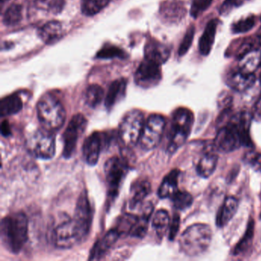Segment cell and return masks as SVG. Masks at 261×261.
Wrapping results in <instances>:
<instances>
[{"instance_id":"6","label":"cell","mask_w":261,"mask_h":261,"mask_svg":"<svg viewBox=\"0 0 261 261\" xmlns=\"http://www.w3.org/2000/svg\"><path fill=\"white\" fill-rule=\"evenodd\" d=\"M144 115L139 110L129 111L122 119L118 129V138L123 145L130 147L140 141L144 126Z\"/></svg>"},{"instance_id":"21","label":"cell","mask_w":261,"mask_h":261,"mask_svg":"<svg viewBox=\"0 0 261 261\" xmlns=\"http://www.w3.org/2000/svg\"><path fill=\"white\" fill-rule=\"evenodd\" d=\"M160 14L166 20L176 22L184 16V7L178 0H167L162 4Z\"/></svg>"},{"instance_id":"40","label":"cell","mask_w":261,"mask_h":261,"mask_svg":"<svg viewBox=\"0 0 261 261\" xmlns=\"http://www.w3.org/2000/svg\"><path fill=\"white\" fill-rule=\"evenodd\" d=\"M212 4V0H193L191 6V16L194 18L198 17L203 12L208 9Z\"/></svg>"},{"instance_id":"39","label":"cell","mask_w":261,"mask_h":261,"mask_svg":"<svg viewBox=\"0 0 261 261\" xmlns=\"http://www.w3.org/2000/svg\"><path fill=\"white\" fill-rule=\"evenodd\" d=\"M195 36V27H190L186 31V35L181 41V45L178 48V56H183L189 51Z\"/></svg>"},{"instance_id":"46","label":"cell","mask_w":261,"mask_h":261,"mask_svg":"<svg viewBox=\"0 0 261 261\" xmlns=\"http://www.w3.org/2000/svg\"><path fill=\"white\" fill-rule=\"evenodd\" d=\"M260 82H261V74H260Z\"/></svg>"},{"instance_id":"27","label":"cell","mask_w":261,"mask_h":261,"mask_svg":"<svg viewBox=\"0 0 261 261\" xmlns=\"http://www.w3.org/2000/svg\"><path fill=\"white\" fill-rule=\"evenodd\" d=\"M153 211V206L151 203H147L143 209V214L141 217H139L138 221L134 225V228L131 230L129 234L134 238H143L146 235L147 231L148 223H149V218L152 214Z\"/></svg>"},{"instance_id":"28","label":"cell","mask_w":261,"mask_h":261,"mask_svg":"<svg viewBox=\"0 0 261 261\" xmlns=\"http://www.w3.org/2000/svg\"><path fill=\"white\" fill-rule=\"evenodd\" d=\"M261 65V54L258 49L249 51L240 58L239 69L247 73L253 71Z\"/></svg>"},{"instance_id":"2","label":"cell","mask_w":261,"mask_h":261,"mask_svg":"<svg viewBox=\"0 0 261 261\" xmlns=\"http://www.w3.org/2000/svg\"><path fill=\"white\" fill-rule=\"evenodd\" d=\"M0 232L5 248L13 253H19L28 240L27 215L22 212H16L3 218Z\"/></svg>"},{"instance_id":"15","label":"cell","mask_w":261,"mask_h":261,"mask_svg":"<svg viewBox=\"0 0 261 261\" xmlns=\"http://www.w3.org/2000/svg\"><path fill=\"white\" fill-rule=\"evenodd\" d=\"M144 55L145 59L161 65L168 60L170 51L164 44L155 39H150L145 45Z\"/></svg>"},{"instance_id":"31","label":"cell","mask_w":261,"mask_h":261,"mask_svg":"<svg viewBox=\"0 0 261 261\" xmlns=\"http://www.w3.org/2000/svg\"><path fill=\"white\" fill-rule=\"evenodd\" d=\"M110 0H82V10L84 15L93 16L103 10Z\"/></svg>"},{"instance_id":"7","label":"cell","mask_w":261,"mask_h":261,"mask_svg":"<svg viewBox=\"0 0 261 261\" xmlns=\"http://www.w3.org/2000/svg\"><path fill=\"white\" fill-rule=\"evenodd\" d=\"M129 162L126 157L114 156L105 163V174L108 196L114 199L118 195L122 181L129 170Z\"/></svg>"},{"instance_id":"5","label":"cell","mask_w":261,"mask_h":261,"mask_svg":"<svg viewBox=\"0 0 261 261\" xmlns=\"http://www.w3.org/2000/svg\"><path fill=\"white\" fill-rule=\"evenodd\" d=\"M194 123V114L188 108H179L172 114L169 135L168 150L174 152L181 147L190 135Z\"/></svg>"},{"instance_id":"25","label":"cell","mask_w":261,"mask_h":261,"mask_svg":"<svg viewBox=\"0 0 261 261\" xmlns=\"http://www.w3.org/2000/svg\"><path fill=\"white\" fill-rule=\"evenodd\" d=\"M23 108V102L19 94H13L2 99L0 102L1 117L17 114Z\"/></svg>"},{"instance_id":"4","label":"cell","mask_w":261,"mask_h":261,"mask_svg":"<svg viewBox=\"0 0 261 261\" xmlns=\"http://www.w3.org/2000/svg\"><path fill=\"white\" fill-rule=\"evenodd\" d=\"M212 231L207 224H195L181 233L180 249L188 256H198L205 252L211 244Z\"/></svg>"},{"instance_id":"3","label":"cell","mask_w":261,"mask_h":261,"mask_svg":"<svg viewBox=\"0 0 261 261\" xmlns=\"http://www.w3.org/2000/svg\"><path fill=\"white\" fill-rule=\"evenodd\" d=\"M37 115L43 129L51 133L61 129L66 120V112L62 102L49 93L39 99Z\"/></svg>"},{"instance_id":"16","label":"cell","mask_w":261,"mask_h":261,"mask_svg":"<svg viewBox=\"0 0 261 261\" xmlns=\"http://www.w3.org/2000/svg\"><path fill=\"white\" fill-rule=\"evenodd\" d=\"M120 234L115 228L110 230L101 239L95 243L91 248L89 259H100L113 247L120 238Z\"/></svg>"},{"instance_id":"37","label":"cell","mask_w":261,"mask_h":261,"mask_svg":"<svg viewBox=\"0 0 261 261\" xmlns=\"http://www.w3.org/2000/svg\"><path fill=\"white\" fill-rule=\"evenodd\" d=\"M125 57H126V54L124 51L114 45L105 47L97 54V59H114V58L123 59Z\"/></svg>"},{"instance_id":"1","label":"cell","mask_w":261,"mask_h":261,"mask_svg":"<svg viewBox=\"0 0 261 261\" xmlns=\"http://www.w3.org/2000/svg\"><path fill=\"white\" fill-rule=\"evenodd\" d=\"M250 116L241 112L232 117L218 130L215 140V146L223 152H232L241 146H251L250 137Z\"/></svg>"},{"instance_id":"30","label":"cell","mask_w":261,"mask_h":261,"mask_svg":"<svg viewBox=\"0 0 261 261\" xmlns=\"http://www.w3.org/2000/svg\"><path fill=\"white\" fill-rule=\"evenodd\" d=\"M105 98V91L101 87L92 85L88 87L85 94V101L90 108H95Z\"/></svg>"},{"instance_id":"9","label":"cell","mask_w":261,"mask_h":261,"mask_svg":"<svg viewBox=\"0 0 261 261\" xmlns=\"http://www.w3.org/2000/svg\"><path fill=\"white\" fill-rule=\"evenodd\" d=\"M166 127V120L160 114H152L145 122L140 143L142 149L149 151L155 149L161 141Z\"/></svg>"},{"instance_id":"45","label":"cell","mask_w":261,"mask_h":261,"mask_svg":"<svg viewBox=\"0 0 261 261\" xmlns=\"http://www.w3.org/2000/svg\"><path fill=\"white\" fill-rule=\"evenodd\" d=\"M1 1H2V2H4V1H5V0H1Z\"/></svg>"},{"instance_id":"18","label":"cell","mask_w":261,"mask_h":261,"mask_svg":"<svg viewBox=\"0 0 261 261\" xmlns=\"http://www.w3.org/2000/svg\"><path fill=\"white\" fill-rule=\"evenodd\" d=\"M238 208V201L233 196H229L224 199L222 205L220 207L217 215L216 224L221 227L228 224L233 218Z\"/></svg>"},{"instance_id":"14","label":"cell","mask_w":261,"mask_h":261,"mask_svg":"<svg viewBox=\"0 0 261 261\" xmlns=\"http://www.w3.org/2000/svg\"><path fill=\"white\" fill-rule=\"evenodd\" d=\"M103 144V137L100 133L94 132L87 137L83 144V155L87 164L91 166L97 164Z\"/></svg>"},{"instance_id":"35","label":"cell","mask_w":261,"mask_h":261,"mask_svg":"<svg viewBox=\"0 0 261 261\" xmlns=\"http://www.w3.org/2000/svg\"><path fill=\"white\" fill-rule=\"evenodd\" d=\"M172 204L178 210H185L192 205L193 198L189 192L185 191H177L172 197Z\"/></svg>"},{"instance_id":"32","label":"cell","mask_w":261,"mask_h":261,"mask_svg":"<svg viewBox=\"0 0 261 261\" xmlns=\"http://www.w3.org/2000/svg\"><path fill=\"white\" fill-rule=\"evenodd\" d=\"M138 216L133 214H124L118 218L117 225L114 228L119 232L120 236L127 233L129 234L136 223L138 221Z\"/></svg>"},{"instance_id":"38","label":"cell","mask_w":261,"mask_h":261,"mask_svg":"<svg viewBox=\"0 0 261 261\" xmlns=\"http://www.w3.org/2000/svg\"><path fill=\"white\" fill-rule=\"evenodd\" d=\"M256 19L254 16H250L245 19H241L234 24L232 27V31L237 34L239 33H247L254 27Z\"/></svg>"},{"instance_id":"22","label":"cell","mask_w":261,"mask_h":261,"mask_svg":"<svg viewBox=\"0 0 261 261\" xmlns=\"http://www.w3.org/2000/svg\"><path fill=\"white\" fill-rule=\"evenodd\" d=\"M151 192V185L146 180L140 179L136 181L131 186L129 207H137L142 202Z\"/></svg>"},{"instance_id":"11","label":"cell","mask_w":261,"mask_h":261,"mask_svg":"<svg viewBox=\"0 0 261 261\" xmlns=\"http://www.w3.org/2000/svg\"><path fill=\"white\" fill-rule=\"evenodd\" d=\"M53 242L59 248H71L82 241L79 229L74 220L65 219L53 231Z\"/></svg>"},{"instance_id":"12","label":"cell","mask_w":261,"mask_h":261,"mask_svg":"<svg viewBox=\"0 0 261 261\" xmlns=\"http://www.w3.org/2000/svg\"><path fill=\"white\" fill-rule=\"evenodd\" d=\"M73 220L82 240L85 239L91 230L93 220L92 206L86 190H84L79 196Z\"/></svg>"},{"instance_id":"19","label":"cell","mask_w":261,"mask_h":261,"mask_svg":"<svg viewBox=\"0 0 261 261\" xmlns=\"http://www.w3.org/2000/svg\"><path fill=\"white\" fill-rule=\"evenodd\" d=\"M126 86L127 82L124 79H117L112 82L105 97V106L107 109H111L117 102L124 97Z\"/></svg>"},{"instance_id":"47","label":"cell","mask_w":261,"mask_h":261,"mask_svg":"<svg viewBox=\"0 0 261 261\" xmlns=\"http://www.w3.org/2000/svg\"><path fill=\"white\" fill-rule=\"evenodd\" d=\"M260 197H261V192H260Z\"/></svg>"},{"instance_id":"20","label":"cell","mask_w":261,"mask_h":261,"mask_svg":"<svg viewBox=\"0 0 261 261\" xmlns=\"http://www.w3.org/2000/svg\"><path fill=\"white\" fill-rule=\"evenodd\" d=\"M39 36L48 45L56 43L63 36L62 24L57 21L47 22L39 30Z\"/></svg>"},{"instance_id":"43","label":"cell","mask_w":261,"mask_h":261,"mask_svg":"<svg viewBox=\"0 0 261 261\" xmlns=\"http://www.w3.org/2000/svg\"><path fill=\"white\" fill-rule=\"evenodd\" d=\"M247 161L255 170L261 172V154L252 152L247 156Z\"/></svg>"},{"instance_id":"23","label":"cell","mask_w":261,"mask_h":261,"mask_svg":"<svg viewBox=\"0 0 261 261\" xmlns=\"http://www.w3.org/2000/svg\"><path fill=\"white\" fill-rule=\"evenodd\" d=\"M217 27L218 22L215 19L211 20L206 25L199 41V51L202 56H207L212 51L216 36Z\"/></svg>"},{"instance_id":"17","label":"cell","mask_w":261,"mask_h":261,"mask_svg":"<svg viewBox=\"0 0 261 261\" xmlns=\"http://www.w3.org/2000/svg\"><path fill=\"white\" fill-rule=\"evenodd\" d=\"M256 77L253 73H247L238 70L231 73L227 79V84L234 91L242 92L253 86Z\"/></svg>"},{"instance_id":"41","label":"cell","mask_w":261,"mask_h":261,"mask_svg":"<svg viewBox=\"0 0 261 261\" xmlns=\"http://www.w3.org/2000/svg\"><path fill=\"white\" fill-rule=\"evenodd\" d=\"M250 0H225L223 5L221 6L220 13L222 16L227 14L231 12L233 9L238 8L241 6L244 5Z\"/></svg>"},{"instance_id":"24","label":"cell","mask_w":261,"mask_h":261,"mask_svg":"<svg viewBox=\"0 0 261 261\" xmlns=\"http://www.w3.org/2000/svg\"><path fill=\"white\" fill-rule=\"evenodd\" d=\"M179 171H171L162 181L158 190V195L161 198H171L178 191V181Z\"/></svg>"},{"instance_id":"44","label":"cell","mask_w":261,"mask_h":261,"mask_svg":"<svg viewBox=\"0 0 261 261\" xmlns=\"http://www.w3.org/2000/svg\"><path fill=\"white\" fill-rule=\"evenodd\" d=\"M11 127L8 120H5L2 122L1 124V133L4 137H7L11 135Z\"/></svg>"},{"instance_id":"34","label":"cell","mask_w":261,"mask_h":261,"mask_svg":"<svg viewBox=\"0 0 261 261\" xmlns=\"http://www.w3.org/2000/svg\"><path fill=\"white\" fill-rule=\"evenodd\" d=\"M36 7L51 14H59L63 10L65 0H36Z\"/></svg>"},{"instance_id":"33","label":"cell","mask_w":261,"mask_h":261,"mask_svg":"<svg viewBox=\"0 0 261 261\" xmlns=\"http://www.w3.org/2000/svg\"><path fill=\"white\" fill-rule=\"evenodd\" d=\"M22 19V8L19 4L10 6L4 15L3 21L6 25L12 27L17 25Z\"/></svg>"},{"instance_id":"29","label":"cell","mask_w":261,"mask_h":261,"mask_svg":"<svg viewBox=\"0 0 261 261\" xmlns=\"http://www.w3.org/2000/svg\"><path fill=\"white\" fill-rule=\"evenodd\" d=\"M152 223L157 235L160 238H163L170 225V218L167 211L164 209L157 211L153 215Z\"/></svg>"},{"instance_id":"36","label":"cell","mask_w":261,"mask_h":261,"mask_svg":"<svg viewBox=\"0 0 261 261\" xmlns=\"http://www.w3.org/2000/svg\"><path fill=\"white\" fill-rule=\"evenodd\" d=\"M253 220H250L247 225V229L244 233V237L242 239L238 242L236 247L234 248V254L238 255L239 253H244V251L247 250L251 244L252 240H253Z\"/></svg>"},{"instance_id":"8","label":"cell","mask_w":261,"mask_h":261,"mask_svg":"<svg viewBox=\"0 0 261 261\" xmlns=\"http://www.w3.org/2000/svg\"><path fill=\"white\" fill-rule=\"evenodd\" d=\"M27 146L32 155L42 160H50L56 153L53 133L45 129L33 133L27 140Z\"/></svg>"},{"instance_id":"42","label":"cell","mask_w":261,"mask_h":261,"mask_svg":"<svg viewBox=\"0 0 261 261\" xmlns=\"http://www.w3.org/2000/svg\"><path fill=\"white\" fill-rule=\"evenodd\" d=\"M180 227V217L178 214H175L171 221L170 225H169V238L171 241H173L178 233Z\"/></svg>"},{"instance_id":"26","label":"cell","mask_w":261,"mask_h":261,"mask_svg":"<svg viewBox=\"0 0 261 261\" xmlns=\"http://www.w3.org/2000/svg\"><path fill=\"white\" fill-rule=\"evenodd\" d=\"M218 157L214 152L204 154L198 162L197 172L203 178H208L215 172L218 165Z\"/></svg>"},{"instance_id":"13","label":"cell","mask_w":261,"mask_h":261,"mask_svg":"<svg viewBox=\"0 0 261 261\" xmlns=\"http://www.w3.org/2000/svg\"><path fill=\"white\" fill-rule=\"evenodd\" d=\"M161 65L145 59L137 68L134 75L136 84L140 88H150L161 80Z\"/></svg>"},{"instance_id":"10","label":"cell","mask_w":261,"mask_h":261,"mask_svg":"<svg viewBox=\"0 0 261 261\" xmlns=\"http://www.w3.org/2000/svg\"><path fill=\"white\" fill-rule=\"evenodd\" d=\"M88 120L82 114H77L71 117L63 134V156L69 159L72 156L77 147V141L85 132Z\"/></svg>"}]
</instances>
